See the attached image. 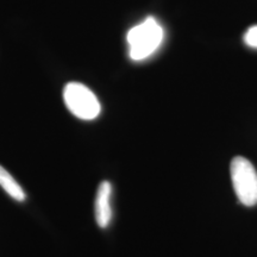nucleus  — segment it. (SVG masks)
Here are the masks:
<instances>
[{
  "instance_id": "nucleus-1",
  "label": "nucleus",
  "mask_w": 257,
  "mask_h": 257,
  "mask_svg": "<svg viewBox=\"0 0 257 257\" xmlns=\"http://www.w3.org/2000/svg\"><path fill=\"white\" fill-rule=\"evenodd\" d=\"M128 54L134 61H141L155 53L163 40V29L155 18L149 17L127 32Z\"/></svg>"
},
{
  "instance_id": "nucleus-6",
  "label": "nucleus",
  "mask_w": 257,
  "mask_h": 257,
  "mask_svg": "<svg viewBox=\"0 0 257 257\" xmlns=\"http://www.w3.org/2000/svg\"><path fill=\"white\" fill-rule=\"evenodd\" d=\"M244 42L252 48H257V25L251 27L244 35Z\"/></svg>"
},
{
  "instance_id": "nucleus-4",
  "label": "nucleus",
  "mask_w": 257,
  "mask_h": 257,
  "mask_svg": "<svg viewBox=\"0 0 257 257\" xmlns=\"http://www.w3.org/2000/svg\"><path fill=\"white\" fill-rule=\"evenodd\" d=\"M112 186L108 181H102L98 187L95 197V220L102 229L108 226L112 219L111 207Z\"/></svg>"
},
{
  "instance_id": "nucleus-5",
  "label": "nucleus",
  "mask_w": 257,
  "mask_h": 257,
  "mask_svg": "<svg viewBox=\"0 0 257 257\" xmlns=\"http://www.w3.org/2000/svg\"><path fill=\"white\" fill-rule=\"evenodd\" d=\"M0 186L15 200L24 201L25 198H27L23 188L18 185V182L14 179V176L10 174L8 170L2 166H0Z\"/></svg>"
},
{
  "instance_id": "nucleus-3",
  "label": "nucleus",
  "mask_w": 257,
  "mask_h": 257,
  "mask_svg": "<svg viewBox=\"0 0 257 257\" xmlns=\"http://www.w3.org/2000/svg\"><path fill=\"white\" fill-rule=\"evenodd\" d=\"M63 99L68 110L80 119L92 120L98 117L101 111L98 98L82 83H67L63 91Z\"/></svg>"
},
{
  "instance_id": "nucleus-2",
  "label": "nucleus",
  "mask_w": 257,
  "mask_h": 257,
  "mask_svg": "<svg viewBox=\"0 0 257 257\" xmlns=\"http://www.w3.org/2000/svg\"><path fill=\"white\" fill-rule=\"evenodd\" d=\"M231 179L237 198L245 206L257 204V172L249 160L234 157L231 162Z\"/></svg>"
}]
</instances>
